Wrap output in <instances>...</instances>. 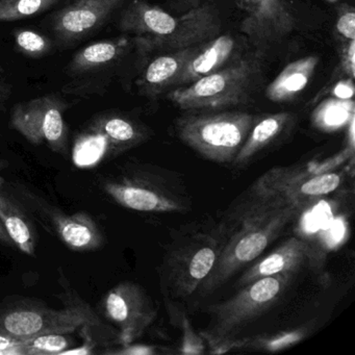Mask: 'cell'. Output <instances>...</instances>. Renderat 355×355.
<instances>
[{
  "instance_id": "6da1fadb",
  "label": "cell",
  "mask_w": 355,
  "mask_h": 355,
  "mask_svg": "<svg viewBox=\"0 0 355 355\" xmlns=\"http://www.w3.org/2000/svg\"><path fill=\"white\" fill-rule=\"evenodd\" d=\"M302 209L278 195L254 193V200L242 207L236 216L239 230L224 243L211 273L199 286L201 295L218 290L259 257Z\"/></svg>"
},
{
  "instance_id": "7a4b0ae2",
  "label": "cell",
  "mask_w": 355,
  "mask_h": 355,
  "mask_svg": "<svg viewBox=\"0 0 355 355\" xmlns=\"http://www.w3.org/2000/svg\"><path fill=\"white\" fill-rule=\"evenodd\" d=\"M65 309H53L34 299L8 298L0 302V336L24 342L49 334H71L83 326L94 329L105 348L120 345L119 332L99 319L74 291L62 295Z\"/></svg>"
},
{
  "instance_id": "3957f363",
  "label": "cell",
  "mask_w": 355,
  "mask_h": 355,
  "mask_svg": "<svg viewBox=\"0 0 355 355\" xmlns=\"http://www.w3.org/2000/svg\"><path fill=\"white\" fill-rule=\"evenodd\" d=\"M120 31L134 37L142 55L196 46L218 36L220 21L209 6L195 7L176 16L145 0H132L122 12Z\"/></svg>"
},
{
  "instance_id": "277c9868",
  "label": "cell",
  "mask_w": 355,
  "mask_h": 355,
  "mask_svg": "<svg viewBox=\"0 0 355 355\" xmlns=\"http://www.w3.org/2000/svg\"><path fill=\"white\" fill-rule=\"evenodd\" d=\"M259 55L236 58L222 69L189 86L172 89L167 98L186 112L213 111L246 103L261 78Z\"/></svg>"
},
{
  "instance_id": "5b68a950",
  "label": "cell",
  "mask_w": 355,
  "mask_h": 355,
  "mask_svg": "<svg viewBox=\"0 0 355 355\" xmlns=\"http://www.w3.org/2000/svg\"><path fill=\"white\" fill-rule=\"evenodd\" d=\"M257 116L245 112L190 114L176 119L178 138L205 159L232 164Z\"/></svg>"
},
{
  "instance_id": "8992f818",
  "label": "cell",
  "mask_w": 355,
  "mask_h": 355,
  "mask_svg": "<svg viewBox=\"0 0 355 355\" xmlns=\"http://www.w3.org/2000/svg\"><path fill=\"white\" fill-rule=\"evenodd\" d=\"M292 273H279L259 278L232 298L207 307L209 326L200 332L207 346L226 338H236L247 324L271 309L293 279Z\"/></svg>"
},
{
  "instance_id": "52a82bcc",
  "label": "cell",
  "mask_w": 355,
  "mask_h": 355,
  "mask_svg": "<svg viewBox=\"0 0 355 355\" xmlns=\"http://www.w3.org/2000/svg\"><path fill=\"white\" fill-rule=\"evenodd\" d=\"M101 188L116 203L141 213H174L190 209L180 186L157 172L130 166L101 180Z\"/></svg>"
},
{
  "instance_id": "ba28073f",
  "label": "cell",
  "mask_w": 355,
  "mask_h": 355,
  "mask_svg": "<svg viewBox=\"0 0 355 355\" xmlns=\"http://www.w3.org/2000/svg\"><path fill=\"white\" fill-rule=\"evenodd\" d=\"M134 37L97 41L76 51L64 68L66 82L62 92L72 96H101L136 49Z\"/></svg>"
},
{
  "instance_id": "9c48e42d",
  "label": "cell",
  "mask_w": 355,
  "mask_h": 355,
  "mask_svg": "<svg viewBox=\"0 0 355 355\" xmlns=\"http://www.w3.org/2000/svg\"><path fill=\"white\" fill-rule=\"evenodd\" d=\"M223 245L216 236L205 234L182 239L174 244L159 270L166 298L184 300L192 296L211 273Z\"/></svg>"
},
{
  "instance_id": "30bf717a",
  "label": "cell",
  "mask_w": 355,
  "mask_h": 355,
  "mask_svg": "<svg viewBox=\"0 0 355 355\" xmlns=\"http://www.w3.org/2000/svg\"><path fill=\"white\" fill-rule=\"evenodd\" d=\"M72 103L58 94H46L16 103L11 110L10 128L28 142L46 145L51 151L66 157L69 150V128L64 114Z\"/></svg>"
},
{
  "instance_id": "8fae6325",
  "label": "cell",
  "mask_w": 355,
  "mask_h": 355,
  "mask_svg": "<svg viewBox=\"0 0 355 355\" xmlns=\"http://www.w3.org/2000/svg\"><path fill=\"white\" fill-rule=\"evenodd\" d=\"M103 315L116 326L120 345L132 344L157 317L155 302L140 284L122 282L114 286L101 303Z\"/></svg>"
},
{
  "instance_id": "7c38bea8",
  "label": "cell",
  "mask_w": 355,
  "mask_h": 355,
  "mask_svg": "<svg viewBox=\"0 0 355 355\" xmlns=\"http://www.w3.org/2000/svg\"><path fill=\"white\" fill-rule=\"evenodd\" d=\"M128 0H71L51 18V30L60 49H71L94 36Z\"/></svg>"
},
{
  "instance_id": "4fadbf2b",
  "label": "cell",
  "mask_w": 355,
  "mask_h": 355,
  "mask_svg": "<svg viewBox=\"0 0 355 355\" xmlns=\"http://www.w3.org/2000/svg\"><path fill=\"white\" fill-rule=\"evenodd\" d=\"M243 16L241 32L261 46L279 42L294 31L288 0H236Z\"/></svg>"
},
{
  "instance_id": "5bb4252c",
  "label": "cell",
  "mask_w": 355,
  "mask_h": 355,
  "mask_svg": "<svg viewBox=\"0 0 355 355\" xmlns=\"http://www.w3.org/2000/svg\"><path fill=\"white\" fill-rule=\"evenodd\" d=\"M24 198L31 203L34 215L42 220L45 226H49L55 236L73 251H93L101 248L105 243L103 232L92 217L85 211L65 215V213L44 200L37 202L34 195L28 194L21 189Z\"/></svg>"
},
{
  "instance_id": "9a60e30c",
  "label": "cell",
  "mask_w": 355,
  "mask_h": 355,
  "mask_svg": "<svg viewBox=\"0 0 355 355\" xmlns=\"http://www.w3.org/2000/svg\"><path fill=\"white\" fill-rule=\"evenodd\" d=\"M84 132L98 139L105 147V157H117L142 144L149 137L143 124L115 111L101 112L93 116Z\"/></svg>"
},
{
  "instance_id": "2e32d148",
  "label": "cell",
  "mask_w": 355,
  "mask_h": 355,
  "mask_svg": "<svg viewBox=\"0 0 355 355\" xmlns=\"http://www.w3.org/2000/svg\"><path fill=\"white\" fill-rule=\"evenodd\" d=\"M321 259V253L315 246L304 239L294 236L248 268L236 282V286L242 288L259 278L275 274H295L305 266L317 263Z\"/></svg>"
},
{
  "instance_id": "e0dca14e",
  "label": "cell",
  "mask_w": 355,
  "mask_h": 355,
  "mask_svg": "<svg viewBox=\"0 0 355 355\" xmlns=\"http://www.w3.org/2000/svg\"><path fill=\"white\" fill-rule=\"evenodd\" d=\"M236 42L232 35L217 36L199 45L194 55L187 62L184 70L174 84V88L189 86L196 80L218 71L236 59Z\"/></svg>"
},
{
  "instance_id": "ac0fdd59",
  "label": "cell",
  "mask_w": 355,
  "mask_h": 355,
  "mask_svg": "<svg viewBox=\"0 0 355 355\" xmlns=\"http://www.w3.org/2000/svg\"><path fill=\"white\" fill-rule=\"evenodd\" d=\"M199 45L168 51L155 58L137 78L139 93L147 97H157L167 89L173 88L187 62L194 55Z\"/></svg>"
},
{
  "instance_id": "d6986e66",
  "label": "cell",
  "mask_w": 355,
  "mask_h": 355,
  "mask_svg": "<svg viewBox=\"0 0 355 355\" xmlns=\"http://www.w3.org/2000/svg\"><path fill=\"white\" fill-rule=\"evenodd\" d=\"M0 221L14 245L30 257L36 253L38 232L24 205L17 198L0 191Z\"/></svg>"
},
{
  "instance_id": "ffe728a7",
  "label": "cell",
  "mask_w": 355,
  "mask_h": 355,
  "mask_svg": "<svg viewBox=\"0 0 355 355\" xmlns=\"http://www.w3.org/2000/svg\"><path fill=\"white\" fill-rule=\"evenodd\" d=\"M319 62V58L311 55L288 64L266 89L267 98L273 103H286L294 99L304 90Z\"/></svg>"
},
{
  "instance_id": "44dd1931",
  "label": "cell",
  "mask_w": 355,
  "mask_h": 355,
  "mask_svg": "<svg viewBox=\"0 0 355 355\" xmlns=\"http://www.w3.org/2000/svg\"><path fill=\"white\" fill-rule=\"evenodd\" d=\"M292 119V114L286 112L257 118L232 164L236 166L247 165L255 155L279 138Z\"/></svg>"
},
{
  "instance_id": "7402d4cb",
  "label": "cell",
  "mask_w": 355,
  "mask_h": 355,
  "mask_svg": "<svg viewBox=\"0 0 355 355\" xmlns=\"http://www.w3.org/2000/svg\"><path fill=\"white\" fill-rule=\"evenodd\" d=\"M340 182L342 174L334 171L323 172L286 184L272 195H278L304 209L306 205L313 203L317 199L334 192L338 188Z\"/></svg>"
},
{
  "instance_id": "603a6c76",
  "label": "cell",
  "mask_w": 355,
  "mask_h": 355,
  "mask_svg": "<svg viewBox=\"0 0 355 355\" xmlns=\"http://www.w3.org/2000/svg\"><path fill=\"white\" fill-rule=\"evenodd\" d=\"M73 345L69 334H49L20 343L12 354L58 355L63 354Z\"/></svg>"
},
{
  "instance_id": "cb8c5ba5",
  "label": "cell",
  "mask_w": 355,
  "mask_h": 355,
  "mask_svg": "<svg viewBox=\"0 0 355 355\" xmlns=\"http://www.w3.org/2000/svg\"><path fill=\"white\" fill-rule=\"evenodd\" d=\"M354 117L352 99H331L321 105L315 114V123L324 130H334L349 123Z\"/></svg>"
},
{
  "instance_id": "d4e9b609",
  "label": "cell",
  "mask_w": 355,
  "mask_h": 355,
  "mask_svg": "<svg viewBox=\"0 0 355 355\" xmlns=\"http://www.w3.org/2000/svg\"><path fill=\"white\" fill-rule=\"evenodd\" d=\"M59 3L60 0H0V22L28 19Z\"/></svg>"
},
{
  "instance_id": "484cf974",
  "label": "cell",
  "mask_w": 355,
  "mask_h": 355,
  "mask_svg": "<svg viewBox=\"0 0 355 355\" xmlns=\"http://www.w3.org/2000/svg\"><path fill=\"white\" fill-rule=\"evenodd\" d=\"M14 43L18 53L31 59H42L55 51L57 44L45 35L36 31L20 28L13 33Z\"/></svg>"
},
{
  "instance_id": "4316f807",
  "label": "cell",
  "mask_w": 355,
  "mask_h": 355,
  "mask_svg": "<svg viewBox=\"0 0 355 355\" xmlns=\"http://www.w3.org/2000/svg\"><path fill=\"white\" fill-rule=\"evenodd\" d=\"M306 328L303 327L278 332L272 336L248 338L246 348L261 349V350L269 351V352H276V351H282L298 344L306 336Z\"/></svg>"
},
{
  "instance_id": "83f0119b",
  "label": "cell",
  "mask_w": 355,
  "mask_h": 355,
  "mask_svg": "<svg viewBox=\"0 0 355 355\" xmlns=\"http://www.w3.org/2000/svg\"><path fill=\"white\" fill-rule=\"evenodd\" d=\"M182 342L180 353L188 355H200L205 352V342L200 334L195 332L190 320L184 315L182 319Z\"/></svg>"
},
{
  "instance_id": "f1b7e54d",
  "label": "cell",
  "mask_w": 355,
  "mask_h": 355,
  "mask_svg": "<svg viewBox=\"0 0 355 355\" xmlns=\"http://www.w3.org/2000/svg\"><path fill=\"white\" fill-rule=\"evenodd\" d=\"M336 30L345 41L355 40V12L351 6L338 8Z\"/></svg>"
},
{
  "instance_id": "f546056e",
  "label": "cell",
  "mask_w": 355,
  "mask_h": 355,
  "mask_svg": "<svg viewBox=\"0 0 355 355\" xmlns=\"http://www.w3.org/2000/svg\"><path fill=\"white\" fill-rule=\"evenodd\" d=\"M345 234H346V224H345L344 220L338 218L334 221H329V225L325 230H323V234H321V236L323 242L328 247H334L344 239Z\"/></svg>"
},
{
  "instance_id": "4dcf8cb0",
  "label": "cell",
  "mask_w": 355,
  "mask_h": 355,
  "mask_svg": "<svg viewBox=\"0 0 355 355\" xmlns=\"http://www.w3.org/2000/svg\"><path fill=\"white\" fill-rule=\"evenodd\" d=\"M340 70L348 78H354L355 40L346 41L340 51Z\"/></svg>"
},
{
  "instance_id": "1f68e13d",
  "label": "cell",
  "mask_w": 355,
  "mask_h": 355,
  "mask_svg": "<svg viewBox=\"0 0 355 355\" xmlns=\"http://www.w3.org/2000/svg\"><path fill=\"white\" fill-rule=\"evenodd\" d=\"M105 354L116 355H153L157 354V347L147 345H120L118 349H109L103 351Z\"/></svg>"
},
{
  "instance_id": "d6a6232c",
  "label": "cell",
  "mask_w": 355,
  "mask_h": 355,
  "mask_svg": "<svg viewBox=\"0 0 355 355\" xmlns=\"http://www.w3.org/2000/svg\"><path fill=\"white\" fill-rule=\"evenodd\" d=\"M354 87L353 80L347 78L344 82H340L334 89V94L338 99H352Z\"/></svg>"
},
{
  "instance_id": "836d02e7",
  "label": "cell",
  "mask_w": 355,
  "mask_h": 355,
  "mask_svg": "<svg viewBox=\"0 0 355 355\" xmlns=\"http://www.w3.org/2000/svg\"><path fill=\"white\" fill-rule=\"evenodd\" d=\"M13 94V85L6 78H0V112L5 111L8 101Z\"/></svg>"
},
{
  "instance_id": "e575fe53",
  "label": "cell",
  "mask_w": 355,
  "mask_h": 355,
  "mask_svg": "<svg viewBox=\"0 0 355 355\" xmlns=\"http://www.w3.org/2000/svg\"><path fill=\"white\" fill-rule=\"evenodd\" d=\"M0 244L6 245L8 247L15 246L13 241L11 240L9 234H8L7 230L3 227L1 221H0Z\"/></svg>"
},
{
  "instance_id": "d590c367",
  "label": "cell",
  "mask_w": 355,
  "mask_h": 355,
  "mask_svg": "<svg viewBox=\"0 0 355 355\" xmlns=\"http://www.w3.org/2000/svg\"><path fill=\"white\" fill-rule=\"evenodd\" d=\"M1 168H3V165H1V162H0V169H1ZM5 184L6 180L3 178V176H1V174H0V188L5 186Z\"/></svg>"
},
{
  "instance_id": "8d00e7d4",
  "label": "cell",
  "mask_w": 355,
  "mask_h": 355,
  "mask_svg": "<svg viewBox=\"0 0 355 355\" xmlns=\"http://www.w3.org/2000/svg\"><path fill=\"white\" fill-rule=\"evenodd\" d=\"M188 3L194 7H198L199 0H188Z\"/></svg>"
},
{
  "instance_id": "74e56055",
  "label": "cell",
  "mask_w": 355,
  "mask_h": 355,
  "mask_svg": "<svg viewBox=\"0 0 355 355\" xmlns=\"http://www.w3.org/2000/svg\"><path fill=\"white\" fill-rule=\"evenodd\" d=\"M3 72H5V69H3V68L1 67V66H0V74H3Z\"/></svg>"
}]
</instances>
